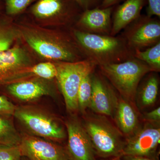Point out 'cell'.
<instances>
[{"instance_id": "cb8c5ba5", "label": "cell", "mask_w": 160, "mask_h": 160, "mask_svg": "<svg viewBox=\"0 0 160 160\" xmlns=\"http://www.w3.org/2000/svg\"><path fill=\"white\" fill-rule=\"evenodd\" d=\"M31 72L34 77L47 80L56 78L57 70L53 62H43L35 64L31 68Z\"/></svg>"}, {"instance_id": "4dcf8cb0", "label": "cell", "mask_w": 160, "mask_h": 160, "mask_svg": "<svg viewBox=\"0 0 160 160\" xmlns=\"http://www.w3.org/2000/svg\"><path fill=\"white\" fill-rule=\"evenodd\" d=\"M122 160H158L144 157L133 156H124L122 157Z\"/></svg>"}, {"instance_id": "e0dca14e", "label": "cell", "mask_w": 160, "mask_h": 160, "mask_svg": "<svg viewBox=\"0 0 160 160\" xmlns=\"http://www.w3.org/2000/svg\"><path fill=\"white\" fill-rule=\"evenodd\" d=\"M130 102L121 96L119 98L113 117L117 127L126 138L139 127L138 115Z\"/></svg>"}, {"instance_id": "ba28073f", "label": "cell", "mask_w": 160, "mask_h": 160, "mask_svg": "<svg viewBox=\"0 0 160 160\" xmlns=\"http://www.w3.org/2000/svg\"><path fill=\"white\" fill-rule=\"evenodd\" d=\"M22 39L7 50L0 52V86L34 77L31 68L35 61Z\"/></svg>"}, {"instance_id": "484cf974", "label": "cell", "mask_w": 160, "mask_h": 160, "mask_svg": "<svg viewBox=\"0 0 160 160\" xmlns=\"http://www.w3.org/2000/svg\"><path fill=\"white\" fill-rule=\"evenodd\" d=\"M17 106L4 96H0V116L10 118L14 116Z\"/></svg>"}, {"instance_id": "7a4b0ae2", "label": "cell", "mask_w": 160, "mask_h": 160, "mask_svg": "<svg viewBox=\"0 0 160 160\" xmlns=\"http://www.w3.org/2000/svg\"><path fill=\"white\" fill-rule=\"evenodd\" d=\"M73 37L87 59L98 66L123 62L134 58V50L121 34L112 36L91 34L70 28Z\"/></svg>"}, {"instance_id": "1f68e13d", "label": "cell", "mask_w": 160, "mask_h": 160, "mask_svg": "<svg viewBox=\"0 0 160 160\" xmlns=\"http://www.w3.org/2000/svg\"><path fill=\"white\" fill-rule=\"evenodd\" d=\"M5 13V8L2 0H0V13Z\"/></svg>"}, {"instance_id": "d4e9b609", "label": "cell", "mask_w": 160, "mask_h": 160, "mask_svg": "<svg viewBox=\"0 0 160 160\" xmlns=\"http://www.w3.org/2000/svg\"><path fill=\"white\" fill-rule=\"evenodd\" d=\"M22 156L19 146L0 144V160H21Z\"/></svg>"}, {"instance_id": "f1b7e54d", "label": "cell", "mask_w": 160, "mask_h": 160, "mask_svg": "<svg viewBox=\"0 0 160 160\" xmlns=\"http://www.w3.org/2000/svg\"><path fill=\"white\" fill-rule=\"evenodd\" d=\"M143 119L148 122L158 123L160 122V108L159 107L144 114Z\"/></svg>"}, {"instance_id": "4fadbf2b", "label": "cell", "mask_w": 160, "mask_h": 160, "mask_svg": "<svg viewBox=\"0 0 160 160\" xmlns=\"http://www.w3.org/2000/svg\"><path fill=\"white\" fill-rule=\"evenodd\" d=\"M95 70L92 73V92L89 108L98 114L113 118L119 97L113 86Z\"/></svg>"}, {"instance_id": "3957f363", "label": "cell", "mask_w": 160, "mask_h": 160, "mask_svg": "<svg viewBox=\"0 0 160 160\" xmlns=\"http://www.w3.org/2000/svg\"><path fill=\"white\" fill-rule=\"evenodd\" d=\"M83 11L76 0H37L26 13L40 26L70 29Z\"/></svg>"}, {"instance_id": "9a60e30c", "label": "cell", "mask_w": 160, "mask_h": 160, "mask_svg": "<svg viewBox=\"0 0 160 160\" xmlns=\"http://www.w3.org/2000/svg\"><path fill=\"white\" fill-rule=\"evenodd\" d=\"M115 6L83 11L72 28L86 33L110 35L112 15Z\"/></svg>"}, {"instance_id": "6da1fadb", "label": "cell", "mask_w": 160, "mask_h": 160, "mask_svg": "<svg viewBox=\"0 0 160 160\" xmlns=\"http://www.w3.org/2000/svg\"><path fill=\"white\" fill-rule=\"evenodd\" d=\"M26 17L16 24L22 40L38 55L52 62L87 59L70 29H49L38 25L27 15Z\"/></svg>"}, {"instance_id": "44dd1931", "label": "cell", "mask_w": 160, "mask_h": 160, "mask_svg": "<svg viewBox=\"0 0 160 160\" xmlns=\"http://www.w3.org/2000/svg\"><path fill=\"white\" fill-rule=\"evenodd\" d=\"M135 58L146 63L152 72L160 71V42L144 50H135Z\"/></svg>"}, {"instance_id": "d6986e66", "label": "cell", "mask_w": 160, "mask_h": 160, "mask_svg": "<svg viewBox=\"0 0 160 160\" xmlns=\"http://www.w3.org/2000/svg\"><path fill=\"white\" fill-rule=\"evenodd\" d=\"M21 39L13 18L5 13H0V52L11 48Z\"/></svg>"}, {"instance_id": "4316f807", "label": "cell", "mask_w": 160, "mask_h": 160, "mask_svg": "<svg viewBox=\"0 0 160 160\" xmlns=\"http://www.w3.org/2000/svg\"><path fill=\"white\" fill-rule=\"evenodd\" d=\"M148 7L146 9L147 16L160 18V0H147Z\"/></svg>"}, {"instance_id": "7c38bea8", "label": "cell", "mask_w": 160, "mask_h": 160, "mask_svg": "<svg viewBox=\"0 0 160 160\" xmlns=\"http://www.w3.org/2000/svg\"><path fill=\"white\" fill-rule=\"evenodd\" d=\"M22 156L28 160H69L65 146L27 133L21 134Z\"/></svg>"}, {"instance_id": "9c48e42d", "label": "cell", "mask_w": 160, "mask_h": 160, "mask_svg": "<svg viewBox=\"0 0 160 160\" xmlns=\"http://www.w3.org/2000/svg\"><path fill=\"white\" fill-rule=\"evenodd\" d=\"M159 19L141 14L120 34L132 50H145L160 42Z\"/></svg>"}, {"instance_id": "5b68a950", "label": "cell", "mask_w": 160, "mask_h": 160, "mask_svg": "<svg viewBox=\"0 0 160 160\" xmlns=\"http://www.w3.org/2000/svg\"><path fill=\"white\" fill-rule=\"evenodd\" d=\"M100 73L111 84L120 95L132 102L138 86L144 77L152 72L148 65L136 58L123 62L98 66Z\"/></svg>"}, {"instance_id": "d6a6232c", "label": "cell", "mask_w": 160, "mask_h": 160, "mask_svg": "<svg viewBox=\"0 0 160 160\" xmlns=\"http://www.w3.org/2000/svg\"><path fill=\"white\" fill-rule=\"evenodd\" d=\"M122 160V157H116L111 158L107 159H100L99 160Z\"/></svg>"}, {"instance_id": "7402d4cb", "label": "cell", "mask_w": 160, "mask_h": 160, "mask_svg": "<svg viewBox=\"0 0 160 160\" xmlns=\"http://www.w3.org/2000/svg\"><path fill=\"white\" fill-rule=\"evenodd\" d=\"M92 72L89 73L84 77L81 82L78 91V111L83 114H85L86 109L89 108L90 106L92 92L91 76Z\"/></svg>"}, {"instance_id": "f546056e", "label": "cell", "mask_w": 160, "mask_h": 160, "mask_svg": "<svg viewBox=\"0 0 160 160\" xmlns=\"http://www.w3.org/2000/svg\"><path fill=\"white\" fill-rule=\"evenodd\" d=\"M123 0H102L101 6L99 7L101 9H105L108 7L117 6Z\"/></svg>"}, {"instance_id": "30bf717a", "label": "cell", "mask_w": 160, "mask_h": 160, "mask_svg": "<svg viewBox=\"0 0 160 160\" xmlns=\"http://www.w3.org/2000/svg\"><path fill=\"white\" fill-rule=\"evenodd\" d=\"M160 124L147 122L125 139L123 156L144 157L158 160Z\"/></svg>"}, {"instance_id": "836d02e7", "label": "cell", "mask_w": 160, "mask_h": 160, "mask_svg": "<svg viewBox=\"0 0 160 160\" xmlns=\"http://www.w3.org/2000/svg\"><path fill=\"white\" fill-rule=\"evenodd\" d=\"M28 160L26 158L23 157H22V160Z\"/></svg>"}, {"instance_id": "ffe728a7", "label": "cell", "mask_w": 160, "mask_h": 160, "mask_svg": "<svg viewBox=\"0 0 160 160\" xmlns=\"http://www.w3.org/2000/svg\"><path fill=\"white\" fill-rule=\"evenodd\" d=\"M10 118L0 116V144L19 146L22 138L21 134L16 129Z\"/></svg>"}, {"instance_id": "ac0fdd59", "label": "cell", "mask_w": 160, "mask_h": 160, "mask_svg": "<svg viewBox=\"0 0 160 160\" xmlns=\"http://www.w3.org/2000/svg\"><path fill=\"white\" fill-rule=\"evenodd\" d=\"M150 72L141 85H139L136 95L139 99L140 107L142 108L153 105L158 98L159 79L154 72Z\"/></svg>"}, {"instance_id": "8992f818", "label": "cell", "mask_w": 160, "mask_h": 160, "mask_svg": "<svg viewBox=\"0 0 160 160\" xmlns=\"http://www.w3.org/2000/svg\"><path fill=\"white\" fill-rule=\"evenodd\" d=\"M14 117L28 134L58 143L64 142L67 132L62 122L49 112L32 106L16 107Z\"/></svg>"}, {"instance_id": "277c9868", "label": "cell", "mask_w": 160, "mask_h": 160, "mask_svg": "<svg viewBox=\"0 0 160 160\" xmlns=\"http://www.w3.org/2000/svg\"><path fill=\"white\" fill-rule=\"evenodd\" d=\"M91 140L96 156L101 159L122 157L125 139L117 127L106 116H86L83 124Z\"/></svg>"}, {"instance_id": "603a6c76", "label": "cell", "mask_w": 160, "mask_h": 160, "mask_svg": "<svg viewBox=\"0 0 160 160\" xmlns=\"http://www.w3.org/2000/svg\"><path fill=\"white\" fill-rule=\"evenodd\" d=\"M5 13L13 18L26 12L37 0H2Z\"/></svg>"}, {"instance_id": "52a82bcc", "label": "cell", "mask_w": 160, "mask_h": 160, "mask_svg": "<svg viewBox=\"0 0 160 160\" xmlns=\"http://www.w3.org/2000/svg\"><path fill=\"white\" fill-rule=\"evenodd\" d=\"M57 73L56 80L62 95L66 109L71 113L78 111V93L81 82L98 66L88 59L76 62H53Z\"/></svg>"}, {"instance_id": "83f0119b", "label": "cell", "mask_w": 160, "mask_h": 160, "mask_svg": "<svg viewBox=\"0 0 160 160\" xmlns=\"http://www.w3.org/2000/svg\"><path fill=\"white\" fill-rule=\"evenodd\" d=\"M83 11L99 8L102 0H76Z\"/></svg>"}, {"instance_id": "8fae6325", "label": "cell", "mask_w": 160, "mask_h": 160, "mask_svg": "<svg viewBox=\"0 0 160 160\" xmlns=\"http://www.w3.org/2000/svg\"><path fill=\"white\" fill-rule=\"evenodd\" d=\"M67 142L65 146L69 160H96L91 140L83 124L76 117L66 120Z\"/></svg>"}, {"instance_id": "5bb4252c", "label": "cell", "mask_w": 160, "mask_h": 160, "mask_svg": "<svg viewBox=\"0 0 160 160\" xmlns=\"http://www.w3.org/2000/svg\"><path fill=\"white\" fill-rule=\"evenodd\" d=\"M7 92L22 102L36 101L44 96L54 97L56 91L50 80L32 77L6 85Z\"/></svg>"}, {"instance_id": "2e32d148", "label": "cell", "mask_w": 160, "mask_h": 160, "mask_svg": "<svg viewBox=\"0 0 160 160\" xmlns=\"http://www.w3.org/2000/svg\"><path fill=\"white\" fill-rule=\"evenodd\" d=\"M147 5V0H126L117 5L112 15V27L110 35L119 34L125 27L141 15L142 9Z\"/></svg>"}]
</instances>
